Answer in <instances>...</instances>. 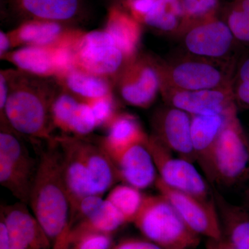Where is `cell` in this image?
Masks as SVG:
<instances>
[{
	"label": "cell",
	"mask_w": 249,
	"mask_h": 249,
	"mask_svg": "<svg viewBox=\"0 0 249 249\" xmlns=\"http://www.w3.org/2000/svg\"><path fill=\"white\" fill-rule=\"evenodd\" d=\"M6 73L10 92L4 110L0 114L1 121L18 134L34 141H53L51 106L59 91L55 82L19 70Z\"/></svg>",
	"instance_id": "obj_1"
},
{
	"label": "cell",
	"mask_w": 249,
	"mask_h": 249,
	"mask_svg": "<svg viewBox=\"0 0 249 249\" xmlns=\"http://www.w3.org/2000/svg\"><path fill=\"white\" fill-rule=\"evenodd\" d=\"M29 205L53 249H61L70 231L71 204L62 175L61 156L54 139L39 155Z\"/></svg>",
	"instance_id": "obj_2"
},
{
	"label": "cell",
	"mask_w": 249,
	"mask_h": 249,
	"mask_svg": "<svg viewBox=\"0 0 249 249\" xmlns=\"http://www.w3.org/2000/svg\"><path fill=\"white\" fill-rule=\"evenodd\" d=\"M238 62L206 58L188 52L167 61L160 60L161 88L188 91L229 88Z\"/></svg>",
	"instance_id": "obj_3"
},
{
	"label": "cell",
	"mask_w": 249,
	"mask_h": 249,
	"mask_svg": "<svg viewBox=\"0 0 249 249\" xmlns=\"http://www.w3.org/2000/svg\"><path fill=\"white\" fill-rule=\"evenodd\" d=\"M132 223L146 240L161 249H194L200 243V236L190 229L160 194L145 196Z\"/></svg>",
	"instance_id": "obj_4"
},
{
	"label": "cell",
	"mask_w": 249,
	"mask_h": 249,
	"mask_svg": "<svg viewBox=\"0 0 249 249\" xmlns=\"http://www.w3.org/2000/svg\"><path fill=\"white\" fill-rule=\"evenodd\" d=\"M211 184L231 186L249 178V140L237 112L228 117L211 155Z\"/></svg>",
	"instance_id": "obj_5"
},
{
	"label": "cell",
	"mask_w": 249,
	"mask_h": 249,
	"mask_svg": "<svg viewBox=\"0 0 249 249\" xmlns=\"http://www.w3.org/2000/svg\"><path fill=\"white\" fill-rule=\"evenodd\" d=\"M38 166L19 134L1 121L0 183L19 202L29 205L31 188Z\"/></svg>",
	"instance_id": "obj_6"
},
{
	"label": "cell",
	"mask_w": 249,
	"mask_h": 249,
	"mask_svg": "<svg viewBox=\"0 0 249 249\" xmlns=\"http://www.w3.org/2000/svg\"><path fill=\"white\" fill-rule=\"evenodd\" d=\"M74 50L78 67L112 82L133 60L126 55L106 29L78 36Z\"/></svg>",
	"instance_id": "obj_7"
},
{
	"label": "cell",
	"mask_w": 249,
	"mask_h": 249,
	"mask_svg": "<svg viewBox=\"0 0 249 249\" xmlns=\"http://www.w3.org/2000/svg\"><path fill=\"white\" fill-rule=\"evenodd\" d=\"M185 51L204 58L219 60H238L242 46L225 21L217 16L201 19L183 31L179 36Z\"/></svg>",
	"instance_id": "obj_8"
},
{
	"label": "cell",
	"mask_w": 249,
	"mask_h": 249,
	"mask_svg": "<svg viewBox=\"0 0 249 249\" xmlns=\"http://www.w3.org/2000/svg\"><path fill=\"white\" fill-rule=\"evenodd\" d=\"M113 83L119 97L126 104L147 109L160 93V60L139 53Z\"/></svg>",
	"instance_id": "obj_9"
},
{
	"label": "cell",
	"mask_w": 249,
	"mask_h": 249,
	"mask_svg": "<svg viewBox=\"0 0 249 249\" xmlns=\"http://www.w3.org/2000/svg\"><path fill=\"white\" fill-rule=\"evenodd\" d=\"M146 145L153 157L159 178L165 185L202 199H213V193L209 182L193 162L174 157L173 152L152 134L147 137Z\"/></svg>",
	"instance_id": "obj_10"
},
{
	"label": "cell",
	"mask_w": 249,
	"mask_h": 249,
	"mask_svg": "<svg viewBox=\"0 0 249 249\" xmlns=\"http://www.w3.org/2000/svg\"><path fill=\"white\" fill-rule=\"evenodd\" d=\"M155 186L160 194L173 205L191 231L208 240L223 238L220 219L213 197L202 199L177 191L165 185L159 178Z\"/></svg>",
	"instance_id": "obj_11"
},
{
	"label": "cell",
	"mask_w": 249,
	"mask_h": 249,
	"mask_svg": "<svg viewBox=\"0 0 249 249\" xmlns=\"http://www.w3.org/2000/svg\"><path fill=\"white\" fill-rule=\"evenodd\" d=\"M191 121L192 116L186 111L165 104L152 115V135L178 157L194 163Z\"/></svg>",
	"instance_id": "obj_12"
},
{
	"label": "cell",
	"mask_w": 249,
	"mask_h": 249,
	"mask_svg": "<svg viewBox=\"0 0 249 249\" xmlns=\"http://www.w3.org/2000/svg\"><path fill=\"white\" fill-rule=\"evenodd\" d=\"M160 94L165 104L182 109L191 115H229L238 110L232 86L222 89L192 91L161 88Z\"/></svg>",
	"instance_id": "obj_13"
},
{
	"label": "cell",
	"mask_w": 249,
	"mask_h": 249,
	"mask_svg": "<svg viewBox=\"0 0 249 249\" xmlns=\"http://www.w3.org/2000/svg\"><path fill=\"white\" fill-rule=\"evenodd\" d=\"M1 218L9 232L10 249H53L52 242L27 204L1 206Z\"/></svg>",
	"instance_id": "obj_14"
},
{
	"label": "cell",
	"mask_w": 249,
	"mask_h": 249,
	"mask_svg": "<svg viewBox=\"0 0 249 249\" xmlns=\"http://www.w3.org/2000/svg\"><path fill=\"white\" fill-rule=\"evenodd\" d=\"M61 156L62 175L71 204V217L85 196L95 195L89 173L80 155L76 137L62 135L54 138Z\"/></svg>",
	"instance_id": "obj_15"
},
{
	"label": "cell",
	"mask_w": 249,
	"mask_h": 249,
	"mask_svg": "<svg viewBox=\"0 0 249 249\" xmlns=\"http://www.w3.org/2000/svg\"><path fill=\"white\" fill-rule=\"evenodd\" d=\"M76 137L77 144L89 173L93 193L102 196L120 181L117 167L103 149L100 141Z\"/></svg>",
	"instance_id": "obj_16"
},
{
	"label": "cell",
	"mask_w": 249,
	"mask_h": 249,
	"mask_svg": "<svg viewBox=\"0 0 249 249\" xmlns=\"http://www.w3.org/2000/svg\"><path fill=\"white\" fill-rule=\"evenodd\" d=\"M233 113L229 115H191L192 142L196 161L199 163L205 178L210 184H211L212 180L211 155L213 150L228 117Z\"/></svg>",
	"instance_id": "obj_17"
},
{
	"label": "cell",
	"mask_w": 249,
	"mask_h": 249,
	"mask_svg": "<svg viewBox=\"0 0 249 249\" xmlns=\"http://www.w3.org/2000/svg\"><path fill=\"white\" fill-rule=\"evenodd\" d=\"M116 165L120 181L141 191L155 185L159 178L146 141L128 149Z\"/></svg>",
	"instance_id": "obj_18"
},
{
	"label": "cell",
	"mask_w": 249,
	"mask_h": 249,
	"mask_svg": "<svg viewBox=\"0 0 249 249\" xmlns=\"http://www.w3.org/2000/svg\"><path fill=\"white\" fill-rule=\"evenodd\" d=\"M148 137L138 118L127 112H119L107 127L101 145L116 164L123 155L134 145L145 142Z\"/></svg>",
	"instance_id": "obj_19"
},
{
	"label": "cell",
	"mask_w": 249,
	"mask_h": 249,
	"mask_svg": "<svg viewBox=\"0 0 249 249\" xmlns=\"http://www.w3.org/2000/svg\"><path fill=\"white\" fill-rule=\"evenodd\" d=\"M214 202L222 226L223 237L235 249H249V213L243 206L231 204L218 192Z\"/></svg>",
	"instance_id": "obj_20"
},
{
	"label": "cell",
	"mask_w": 249,
	"mask_h": 249,
	"mask_svg": "<svg viewBox=\"0 0 249 249\" xmlns=\"http://www.w3.org/2000/svg\"><path fill=\"white\" fill-rule=\"evenodd\" d=\"M13 46L52 47L72 35L67 34L62 23L32 19L9 34Z\"/></svg>",
	"instance_id": "obj_21"
},
{
	"label": "cell",
	"mask_w": 249,
	"mask_h": 249,
	"mask_svg": "<svg viewBox=\"0 0 249 249\" xmlns=\"http://www.w3.org/2000/svg\"><path fill=\"white\" fill-rule=\"evenodd\" d=\"M62 88L85 101H93L113 94L111 80L93 74L76 67L58 78Z\"/></svg>",
	"instance_id": "obj_22"
},
{
	"label": "cell",
	"mask_w": 249,
	"mask_h": 249,
	"mask_svg": "<svg viewBox=\"0 0 249 249\" xmlns=\"http://www.w3.org/2000/svg\"><path fill=\"white\" fill-rule=\"evenodd\" d=\"M127 223L124 216L114 207V205L105 199L102 207L98 212L72 226L64 245L88 234L112 235Z\"/></svg>",
	"instance_id": "obj_23"
},
{
	"label": "cell",
	"mask_w": 249,
	"mask_h": 249,
	"mask_svg": "<svg viewBox=\"0 0 249 249\" xmlns=\"http://www.w3.org/2000/svg\"><path fill=\"white\" fill-rule=\"evenodd\" d=\"M4 58L24 73L43 78L55 77L52 47L22 46L10 52Z\"/></svg>",
	"instance_id": "obj_24"
},
{
	"label": "cell",
	"mask_w": 249,
	"mask_h": 249,
	"mask_svg": "<svg viewBox=\"0 0 249 249\" xmlns=\"http://www.w3.org/2000/svg\"><path fill=\"white\" fill-rule=\"evenodd\" d=\"M18 6L32 19L70 22L79 14L80 0H17Z\"/></svg>",
	"instance_id": "obj_25"
},
{
	"label": "cell",
	"mask_w": 249,
	"mask_h": 249,
	"mask_svg": "<svg viewBox=\"0 0 249 249\" xmlns=\"http://www.w3.org/2000/svg\"><path fill=\"white\" fill-rule=\"evenodd\" d=\"M140 23L157 32L179 37L185 28L181 0H157L151 11Z\"/></svg>",
	"instance_id": "obj_26"
},
{
	"label": "cell",
	"mask_w": 249,
	"mask_h": 249,
	"mask_svg": "<svg viewBox=\"0 0 249 249\" xmlns=\"http://www.w3.org/2000/svg\"><path fill=\"white\" fill-rule=\"evenodd\" d=\"M106 29L130 60L139 55L142 31L140 23L135 18L113 10Z\"/></svg>",
	"instance_id": "obj_27"
},
{
	"label": "cell",
	"mask_w": 249,
	"mask_h": 249,
	"mask_svg": "<svg viewBox=\"0 0 249 249\" xmlns=\"http://www.w3.org/2000/svg\"><path fill=\"white\" fill-rule=\"evenodd\" d=\"M144 198L141 190L123 183L109 190L106 199L114 205L127 223H130L138 214Z\"/></svg>",
	"instance_id": "obj_28"
},
{
	"label": "cell",
	"mask_w": 249,
	"mask_h": 249,
	"mask_svg": "<svg viewBox=\"0 0 249 249\" xmlns=\"http://www.w3.org/2000/svg\"><path fill=\"white\" fill-rule=\"evenodd\" d=\"M81 101L65 89L59 90L51 106L53 127L60 129L63 133L70 134L72 122Z\"/></svg>",
	"instance_id": "obj_29"
},
{
	"label": "cell",
	"mask_w": 249,
	"mask_h": 249,
	"mask_svg": "<svg viewBox=\"0 0 249 249\" xmlns=\"http://www.w3.org/2000/svg\"><path fill=\"white\" fill-rule=\"evenodd\" d=\"M236 40L242 47H249V0H235L228 6L222 18Z\"/></svg>",
	"instance_id": "obj_30"
},
{
	"label": "cell",
	"mask_w": 249,
	"mask_h": 249,
	"mask_svg": "<svg viewBox=\"0 0 249 249\" xmlns=\"http://www.w3.org/2000/svg\"><path fill=\"white\" fill-rule=\"evenodd\" d=\"M181 1L185 17V28L183 31L193 23L212 17V16H217V11L219 8V0H181Z\"/></svg>",
	"instance_id": "obj_31"
},
{
	"label": "cell",
	"mask_w": 249,
	"mask_h": 249,
	"mask_svg": "<svg viewBox=\"0 0 249 249\" xmlns=\"http://www.w3.org/2000/svg\"><path fill=\"white\" fill-rule=\"evenodd\" d=\"M87 102L89 103L92 109L97 122L98 128L101 127L107 128L119 113L113 94Z\"/></svg>",
	"instance_id": "obj_32"
},
{
	"label": "cell",
	"mask_w": 249,
	"mask_h": 249,
	"mask_svg": "<svg viewBox=\"0 0 249 249\" xmlns=\"http://www.w3.org/2000/svg\"><path fill=\"white\" fill-rule=\"evenodd\" d=\"M113 245L112 235L91 233L65 244L62 249H110Z\"/></svg>",
	"instance_id": "obj_33"
},
{
	"label": "cell",
	"mask_w": 249,
	"mask_h": 249,
	"mask_svg": "<svg viewBox=\"0 0 249 249\" xmlns=\"http://www.w3.org/2000/svg\"><path fill=\"white\" fill-rule=\"evenodd\" d=\"M232 91L237 109L249 110V82L232 81Z\"/></svg>",
	"instance_id": "obj_34"
},
{
	"label": "cell",
	"mask_w": 249,
	"mask_h": 249,
	"mask_svg": "<svg viewBox=\"0 0 249 249\" xmlns=\"http://www.w3.org/2000/svg\"><path fill=\"white\" fill-rule=\"evenodd\" d=\"M110 249H161L150 241L137 238L124 239L114 244Z\"/></svg>",
	"instance_id": "obj_35"
},
{
	"label": "cell",
	"mask_w": 249,
	"mask_h": 249,
	"mask_svg": "<svg viewBox=\"0 0 249 249\" xmlns=\"http://www.w3.org/2000/svg\"><path fill=\"white\" fill-rule=\"evenodd\" d=\"M10 92L9 77L6 71H1L0 73V114L4 110L7 103Z\"/></svg>",
	"instance_id": "obj_36"
},
{
	"label": "cell",
	"mask_w": 249,
	"mask_h": 249,
	"mask_svg": "<svg viewBox=\"0 0 249 249\" xmlns=\"http://www.w3.org/2000/svg\"><path fill=\"white\" fill-rule=\"evenodd\" d=\"M233 81L249 82V56L238 62Z\"/></svg>",
	"instance_id": "obj_37"
},
{
	"label": "cell",
	"mask_w": 249,
	"mask_h": 249,
	"mask_svg": "<svg viewBox=\"0 0 249 249\" xmlns=\"http://www.w3.org/2000/svg\"><path fill=\"white\" fill-rule=\"evenodd\" d=\"M13 47L14 46L9 34L1 31L0 32V56L1 59L4 58L5 55L9 53L10 49Z\"/></svg>",
	"instance_id": "obj_38"
},
{
	"label": "cell",
	"mask_w": 249,
	"mask_h": 249,
	"mask_svg": "<svg viewBox=\"0 0 249 249\" xmlns=\"http://www.w3.org/2000/svg\"><path fill=\"white\" fill-rule=\"evenodd\" d=\"M0 249H10L9 232L4 219L0 217Z\"/></svg>",
	"instance_id": "obj_39"
},
{
	"label": "cell",
	"mask_w": 249,
	"mask_h": 249,
	"mask_svg": "<svg viewBox=\"0 0 249 249\" xmlns=\"http://www.w3.org/2000/svg\"><path fill=\"white\" fill-rule=\"evenodd\" d=\"M206 249H235L227 240L223 237L219 240H208Z\"/></svg>",
	"instance_id": "obj_40"
},
{
	"label": "cell",
	"mask_w": 249,
	"mask_h": 249,
	"mask_svg": "<svg viewBox=\"0 0 249 249\" xmlns=\"http://www.w3.org/2000/svg\"><path fill=\"white\" fill-rule=\"evenodd\" d=\"M244 207L245 208L249 213V185H247L245 195H244Z\"/></svg>",
	"instance_id": "obj_41"
},
{
	"label": "cell",
	"mask_w": 249,
	"mask_h": 249,
	"mask_svg": "<svg viewBox=\"0 0 249 249\" xmlns=\"http://www.w3.org/2000/svg\"><path fill=\"white\" fill-rule=\"evenodd\" d=\"M247 183H248V184L249 185V178H248V179H247Z\"/></svg>",
	"instance_id": "obj_42"
},
{
	"label": "cell",
	"mask_w": 249,
	"mask_h": 249,
	"mask_svg": "<svg viewBox=\"0 0 249 249\" xmlns=\"http://www.w3.org/2000/svg\"></svg>",
	"instance_id": "obj_43"
}]
</instances>
